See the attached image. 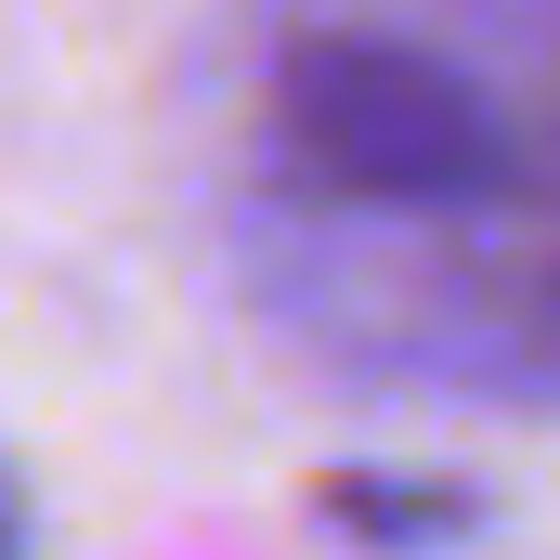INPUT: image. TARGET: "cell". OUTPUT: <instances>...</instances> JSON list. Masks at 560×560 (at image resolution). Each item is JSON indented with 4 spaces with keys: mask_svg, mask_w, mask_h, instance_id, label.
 <instances>
[{
    "mask_svg": "<svg viewBox=\"0 0 560 560\" xmlns=\"http://www.w3.org/2000/svg\"><path fill=\"white\" fill-rule=\"evenodd\" d=\"M275 156L352 209H535V131L456 52L392 26H300L275 66Z\"/></svg>",
    "mask_w": 560,
    "mask_h": 560,
    "instance_id": "6da1fadb",
    "label": "cell"
},
{
    "mask_svg": "<svg viewBox=\"0 0 560 560\" xmlns=\"http://www.w3.org/2000/svg\"><path fill=\"white\" fill-rule=\"evenodd\" d=\"M0 560H26V522H13V482H0Z\"/></svg>",
    "mask_w": 560,
    "mask_h": 560,
    "instance_id": "7a4b0ae2",
    "label": "cell"
}]
</instances>
